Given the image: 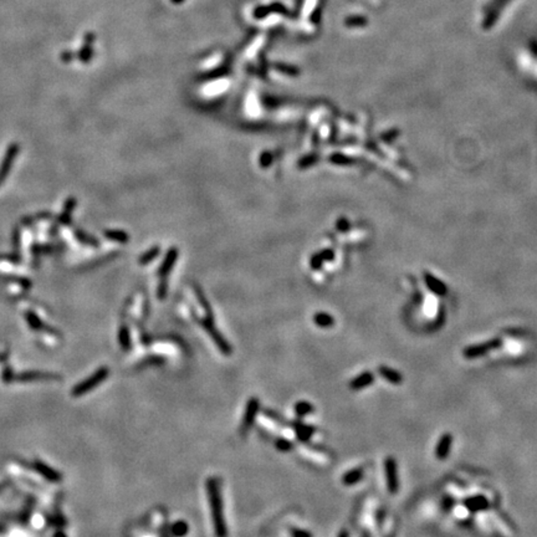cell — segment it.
<instances>
[{
	"mask_svg": "<svg viewBox=\"0 0 537 537\" xmlns=\"http://www.w3.org/2000/svg\"><path fill=\"white\" fill-rule=\"evenodd\" d=\"M207 486L208 499H209L210 510H212V521L214 526L215 537H228L225 520H224L223 500H221V481L215 476L209 477L205 482Z\"/></svg>",
	"mask_w": 537,
	"mask_h": 537,
	"instance_id": "6da1fadb",
	"label": "cell"
},
{
	"mask_svg": "<svg viewBox=\"0 0 537 537\" xmlns=\"http://www.w3.org/2000/svg\"><path fill=\"white\" fill-rule=\"evenodd\" d=\"M110 375V370L107 367H101L97 371H95L90 377H87L86 379L82 380V382L77 383L72 390H71V396L72 397H81L84 394L89 393L91 390H94L97 385H100L101 383L105 382L106 378Z\"/></svg>",
	"mask_w": 537,
	"mask_h": 537,
	"instance_id": "7a4b0ae2",
	"label": "cell"
},
{
	"mask_svg": "<svg viewBox=\"0 0 537 537\" xmlns=\"http://www.w3.org/2000/svg\"><path fill=\"white\" fill-rule=\"evenodd\" d=\"M384 474L387 489L390 494H397L399 490V477L397 461L393 456H387L384 460Z\"/></svg>",
	"mask_w": 537,
	"mask_h": 537,
	"instance_id": "3957f363",
	"label": "cell"
},
{
	"mask_svg": "<svg viewBox=\"0 0 537 537\" xmlns=\"http://www.w3.org/2000/svg\"><path fill=\"white\" fill-rule=\"evenodd\" d=\"M259 409H260V401L256 398V397H253V398H250L249 401H248L247 408H245V411H244V417L240 424V434L243 435V437H245V435L248 434V432L250 430L252 425L254 424L255 418H256Z\"/></svg>",
	"mask_w": 537,
	"mask_h": 537,
	"instance_id": "277c9868",
	"label": "cell"
},
{
	"mask_svg": "<svg viewBox=\"0 0 537 537\" xmlns=\"http://www.w3.org/2000/svg\"><path fill=\"white\" fill-rule=\"evenodd\" d=\"M500 346H501V340H493V341H489V342H484V344L474 345V346L467 347V348L464 349L463 354L464 357H467V358L474 359V358H477V357L484 356L485 353L493 351V349L498 348V347Z\"/></svg>",
	"mask_w": 537,
	"mask_h": 537,
	"instance_id": "5b68a950",
	"label": "cell"
},
{
	"mask_svg": "<svg viewBox=\"0 0 537 537\" xmlns=\"http://www.w3.org/2000/svg\"><path fill=\"white\" fill-rule=\"evenodd\" d=\"M32 469L37 473V474L41 475L44 479H46L47 481L51 482H59L61 481V474L59 472H56L55 469H53L51 467H49L47 464H45L41 460H35L32 464Z\"/></svg>",
	"mask_w": 537,
	"mask_h": 537,
	"instance_id": "8992f818",
	"label": "cell"
},
{
	"mask_svg": "<svg viewBox=\"0 0 537 537\" xmlns=\"http://www.w3.org/2000/svg\"><path fill=\"white\" fill-rule=\"evenodd\" d=\"M453 445V435L450 433H445L442 435L438 441L437 446H435V456L439 460H445L449 456Z\"/></svg>",
	"mask_w": 537,
	"mask_h": 537,
	"instance_id": "52a82bcc",
	"label": "cell"
},
{
	"mask_svg": "<svg viewBox=\"0 0 537 537\" xmlns=\"http://www.w3.org/2000/svg\"><path fill=\"white\" fill-rule=\"evenodd\" d=\"M18 152H19L18 144H11V146H9L8 151H6L5 153V157H4L3 163H1V165H0V184L3 183L4 179L6 178L8 173L10 172V168L11 165H13L14 159H15Z\"/></svg>",
	"mask_w": 537,
	"mask_h": 537,
	"instance_id": "ba28073f",
	"label": "cell"
},
{
	"mask_svg": "<svg viewBox=\"0 0 537 537\" xmlns=\"http://www.w3.org/2000/svg\"><path fill=\"white\" fill-rule=\"evenodd\" d=\"M464 506L470 512H481L489 508L490 504L487 501V499L482 495H474L470 496V498L465 499L463 501Z\"/></svg>",
	"mask_w": 537,
	"mask_h": 537,
	"instance_id": "9c48e42d",
	"label": "cell"
},
{
	"mask_svg": "<svg viewBox=\"0 0 537 537\" xmlns=\"http://www.w3.org/2000/svg\"><path fill=\"white\" fill-rule=\"evenodd\" d=\"M203 326H204L205 330H207L208 332L210 333L213 341H214L215 344H217V346L219 347V349H221V351L223 352L224 354H230L231 353L230 345H228V342H226V341L224 340L223 337H221V333H219L217 330H215L214 326H213V323H212V321H209V320L204 321V322H203Z\"/></svg>",
	"mask_w": 537,
	"mask_h": 537,
	"instance_id": "30bf717a",
	"label": "cell"
},
{
	"mask_svg": "<svg viewBox=\"0 0 537 537\" xmlns=\"http://www.w3.org/2000/svg\"><path fill=\"white\" fill-rule=\"evenodd\" d=\"M20 382H35V380H50L59 379V376L53 375V373L46 372H37V371H30V372H23L16 378Z\"/></svg>",
	"mask_w": 537,
	"mask_h": 537,
	"instance_id": "8fae6325",
	"label": "cell"
},
{
	"mask_svg": "<svg viewBox=\"0 0 537 537\" xmlns=\"http://www.w3.org/2000/svg\"><path fill=\"white\" fill-rule=\"evenodd\" d=\"M373 382H375V375L372 372H370V371H367V372H363L359 376H357V377H354L349 382V388L352 390H361L364 389L366 387H370Z\"/></svg>",
	"mask_w": 537,
	"mask_h": 537,
	"instance_id": "7c38bea8",
	"label": "cell"
},
{
	"mask_svg": "<svg viewBox=\"0 0 537 537\" xmlns=\"http://www.w3.org/2000/svg\"><path fill=\"white\" fill-rule=\"evenodd\" d=\"M378 373H379L383 379L392 383V384H401L403 382V376H402V373L393 370V368L387 367V366H379L378 367Z\"/></svg>",
	"mask_w": 537,
	"mask_h": 537,
	"instance_id": "4fadbf2b",
	"label": "cell"
},
{
	"mask_svg": "<svg viewBox=\"0 0 537 537\" xmlns=\"http://www.w3.org/2000/svg\"><path fill=\"white\" fill-rule=\"evenodd\" d=\"M363 476L364 470L362 468H356V469H352L349 472L345 473L344 476H342V484L346 485V486H352V485L361 481L363 479Z\"/></svg>",
	"mask_w": 537,
	"mask_h": 537,
	"instance_id": "5bb4252c",
	"label": "cell"
},
{
	"mask_svg": "<svg viewBox=\"0 0 537 537\" xmlns=\"http://www.w3.org/2000/svg\"><path fill=\"white\" fill-rule=\"evenodd\" d=\"M294 429L295 432H296V437L297 439H299L300 442H304V443H306V442L310 441V438L312 437V434H314L315 432H316V429H315V427H312V425H306V424H302V423H295L294 425Z\"/></svg>",
	"mask_w": 537,
	"mask_h": 537,
	"instance_id": "9a60e30c",
	"label": "cell"
},
{
	"mask_svg": "<svg viewBox=\"0 0 537 537\" xmlns=\"http://www.w3.org/2000/svg\"><path fill=\"white\" fill-rule=\"evenodd\" d=\"M314 411H315V407L306 401L297 402V403L295 404V413H296V415H299V417H306V415L314 413Z\"/></svg>",
	"mask_w": 537,
	"mask_h": 537,
	"instance_id": "2e32d148",
	"label": "cell"
},
{
	"mask_svg": "<svg viewBox=\"0 0 537 537\" xmlns=\"http://www.w3.org/2000/svg\"><path fill=\"white\" fill-rule=\"evenodd\" d=\"M189 532V526L186 521H177L170 526V534L174 537H184Z\"/></svg>",
	"mask_w": 537,
	"mask_h": 537,
	"instance_id": "e0dca14e",
	"label": "cell"
},
{
	"mask_svg": "<svg viewBox=\"0 0 537 537\" xmlns=\"http://www.w3.org/2000/svg\"><path fill=\"white\" fill-rule=\"evenodd\" d=\"M75 204H76V200H75L74 198H68L67 202H66V204H65V209H63V214L60 215V223L61 224H68V223H70L71 213H72V210H74Z\"/></svg>",
	"mask_w": 537,
	"mask_h": 537,
	"instance_id": "ac0fdd59",
	"label": "cell"
},
{
	"mask_svg": "<svg viewBox=\"0 0 537 537\" xmlns=\"http://www.w3.org/2000/svg\"><path fill=\"white\" fill-rule=\"evenodd\" d=\"M25 317H27L28 323H29V326L32 328V330H36V331L42 330V327H44V323H42V321L40 320L39 317H37L36 315L34 314V312H32V311L27 312Z\"/></svg>",
	"mask_w": 537,
	"mask_h": 537,
	"instance_id": "d6986e66",
	"label": "cell"
},
{
	"mask_svg": "<svg viewBox=\"0 0 537 537\" xmlns=\"http://www.w3.org/2000/svg\"><path fill=\"white\" fill-rule=\"evenodd\" d=\"M118 341H120V345L122 346V348L125 351H128L131 348V338H129V332L126 327H122L120 330V335H118Z\"/></svg>",
	"mask_w": 537,
	"mask_h": 537,
	"instance_id": "ffe728a7",
	"label": "cell"
},
{
	"mask_svg": "<svg viewBox=\"0 0 537 537\" xmlns=\"http://www.w3.org/2000/svg\"><path fill=\"white\" fill-rule=\"evenodd\" d=\"M315 322L321 327H330L333 325V318L326 314H318L315 316Z\"/></svg>",
	"mask_w": 537,
	"mask_h": 537,
	"instance_id": "44dd1931",
	"label": "cell"
},
{
	"mask_svg": "<svg viewBox=\"0 0 537 537\" xmlns=\"http://www.w3.org/2000/svg\"><path fill=\"white\" fill-rule=\"evenodd\" d=\"M275 446L278 450L286 453V451H290L291 449L294 448V444L291 443L288 439H285V438H279L275 441Z\"/></svg>",
	"mask_w": 537,
	"mask_h": 537,
	"instance_id": "7402d4cb",
	"label": "cell"
},
{
	"mask_svg": "<svg viewBox=\"0 0 537 537\" xmlns=\"http://www.w3.org/2000/svg\"><path fill=\"white\" fill-rule=\"evenodd\" d=\"M291 537H312V534L309 531H305L301 529H291Z\"/></svg>",
	"mask_w": 537,
	"mask_h": 537,
	"instance_id": "603a6c76",
	"label": "cell"
},
{
	"mask_svg": "<svg viewBox=\"0 0 537 537\" xmlns=\"http://www.w3.org/2000/svg\"><path fill=\"white\" fill-rule=\"evenodd\" d=\"M106 235H107L110 239H113V240L124 241L125 239H126V235H125L124 233H120V231H107Z\"/></svg>",
	"mask_w": 537,
	"mask_h": 537,
	"instance_id": "cb8c5ba5",
	"label": "cell"
},
{
	"mask_svg": "<svg viewBox=\"0 0 537 537\" xmlns=\"http://www.w3.org/2000/svg\"><path fill=\"white\" fill-rule=\"evenodd\" d=\"M3 379H4V382H5V383L13 382V380H14V375H13V371H11V368L6 367L5 370H4Z\"/></svg>",
	"mask_w": 537,
	"mask_h": 537,
	"instance_id": "d4e9b609",
	"label": "cell"
},
{
	"mask_svg": "<svg viewBox=\"0 0 537 537\" xmlns=\"http://www.w3.org/2000/svg\"><path fill=\"white\" fill-rule=\"evenodd\" d=\"M451 506H453V500H451L450 498L444 499V500H443V508H444V510L449 511L451 508Z\"/></svg>",
	"mask_w": 537,
	"mask_h": 537,
	"instance_id": "484cf974",
	"label": "cell"
},
{
	"mask_svg": "<svg viewBox=\"0 0 537 537\" xmlns=\"http://www.w3.org/2000/svg\"><path fill=\"white\" fill-rule=\"evenodd\" d=\"M54 537H67V536H66V534H65V532H63V531H58V532H56V534H55V535H54Z\"/></svg>",
	"mask_w": 537,
	"mask_h": 537,
	"instance_id": "4316f807",
	"label": "cell"
},
{
	"mask_svg": "<svg viewBox=\"0 0 537 537\" xmlns=\"http://www.w3.org/2000/svg\"><path fill=\"white\" fill-rule=\"evenodd\" d=\"M1 490H3V486H1V485H0V493H1Z\"/></svg>",
	"mask_w": 537,
	"mask_h": 537,
	"instance_id": "83f0119b",
	"label": "cell"
},
{
	"mask_svg": "<svg viewBox=\"0 0 537 537\" xmlns=\"http://www.w3.org/2000/svg\"><path fill=\"white\" fill-rule=\"evenodd\" d=\"M363 537H370V536H367V535H364V536H363Z\"/></svg>",
	"mask_w": 537,
	"mask_h": 537,
	"instance_id": "f1b7e54d",
	"label": "cell"
}]
</instances>
